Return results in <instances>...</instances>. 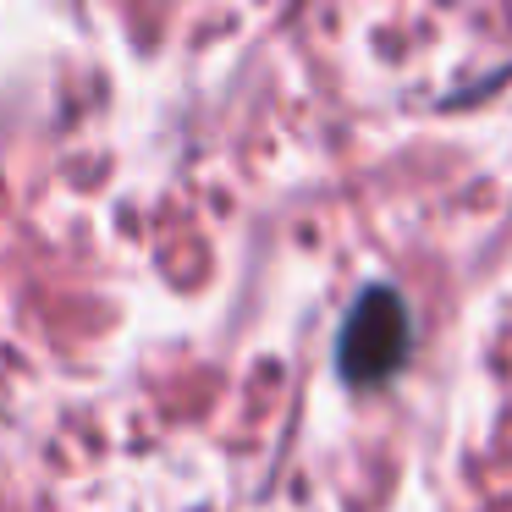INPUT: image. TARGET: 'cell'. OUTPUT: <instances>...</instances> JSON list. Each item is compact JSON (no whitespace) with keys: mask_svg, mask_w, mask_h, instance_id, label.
<instances>
[{"mask_svg":"<svg viewBox=\"0 0 512 512\" xmlns=\"http://www.w3.org/2000/svg\"><path fill=\"white\" fill-rule=\"evenodd\" d=\"M413 325H408V303L391 287H369L358 292L353 314L342 325V342H336V364H342V380L353 386H375V380L397 375L402 358H408Z\"/></svg>","mask_w":512,"mask_h":512,"instance_id":"cell-1","label":"cell"}]
</instances>
